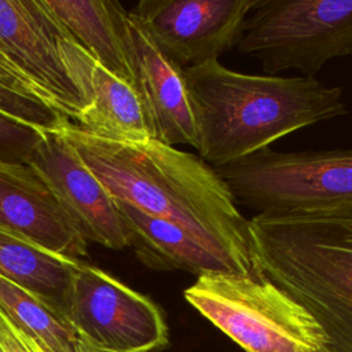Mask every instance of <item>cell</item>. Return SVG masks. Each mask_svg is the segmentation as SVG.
Returning a JSON list of instances; mask_svg holds the SVG:
<instances>
[{
    "instance_id": "obj_1",
    "label": "cell",
    "mask_w": 352,
    "mask_h": 352,
    "mask_svg": "<svg viewBox=\"0 0 352 352\" xmlns=\"http://www.w3.org/2000/svg\"><path fill=\"white\" fill-rule=\"evenodd\" d=\"M59 131L114 199L176 224L230 256L245 274L257 271L249 220L216 169L199 155L155 139H102L73 122Z\"/></svg>"
},
{
    "instance_id": "obj_2",
    "label": "cell",
    "mask_w": 352,
    "mask_h": 352,
    "mask_svg": "<svg viewBox=\"0 0 352 352\" xmlns=\"http://www.w3.org/2000/svg\"><path fill=\"white\" fill-rule=\"evenodd\" d=\"M197 151L226 166L308 125L346 114L342 91L311 77L245 74L210 60L183 69Z\"/></svg>"
},
{
    "instance_id": "obj_3",
    "label": "cell",
    "mask_w": 352,
    "mask_h": 352,
    "mask_svg": "<svg viewBox=\"0 0 352 352\" xmlns=\"http://www.w3.org/2000/svg\"><path fill=\"white\" fill-rule=\"evenodd\" d=\"M254 267L298 301L326 334V352H352V201L249 220Z\"/></svg>"
},
{
    "instance_id": "obj_4",
    "label": "cell",
    "mask_w": 352,
    "mask_h": 352,
    "mask_svg": "<svg viewBox=\"0 0 352 352\" xmlns=\"http://www.w3.org/2000/svg\"><path fill=\"white\" fill-rule=\"evenodd\" d=\"M183 294L245 352H326L316 319L258 270L205 274Z\"/></svg>"
},
{
    "instance_id": "obj_5",
    "label": "cell",
    "mask_w": 352,
    "mask_h": 352,
    "mask_svg": "<svg viewBox=\"0 0 352 352\" xmlns=\"http://www.w3.org/2000/svg\"><path fill=\"white\" fill-rule=\"evenodd\" d=\"M238 51L275 76H314L331 59L352 55V0H256Z\"/></svg>"
},
{
    "instance_id": "obj_6",
    "label": "cell",
    "mask_w": 352,
    "mask_h": 352,
    "mask_svg": "<svg viewBox=\"0 0 352 352\" xmlns=\"http://www.w3.org/2000/svg\"><path fill=\"white\" fill-rule=\"evenodd\" d=\"M234 199L256 212L287 213L352 201V148H261L214 168Z\"/></svg>"
},
{
    "instance_id": "obj_7",
    "label": "cell",
    "mask_w": 352,
    "mask_h": 352,
    "mask_svg": "<svg viewBox=\"0 0 352 352\" xmlns=\"http://www.w3.org/2000/svg\"><path fill=\"white\" fill-rule=\"evenodd\" d=\"M67 319L99 352H158L169 344L153 300L84 260L74 272Z\"/></svg>"
},
{
    "instance_id": "obj_8",
    "label": "cell",
    "mask_w": 352,
    "mask_h": 352,
    "mask_svg": "<svg viewBox=\"0 0 352 352\" xmlns=\"http://www.w3.org/2000/svg\"><path fill=\"white\" fill-rule=\"evenodd\" d=\"M256 0H142L131 11L157 47L182 69L238 45Z\"/></svg>"
},
{
    "instance_id": "obj_9",
    "label": "cell",
    "mask_w": 352,
    "mask_h": 352,
    "mask_svg": "<svg viewBox=\"0 0 352 352\" xmlns=\"http://www.w3.org/2000/svg\"><path fill=\"white\" fill-rule=\"evenodd\" d=\"M59 21L41 0H0V44L18 73L69 120L88 102L60 48Z\"/></svg>"
},
{
    "instance_id": "obj_10",
    "label": "cell",
    "mask_w": 352,
    "mask_h": 352,
    "mask_svg": "<svg viewBox=\"0 0 352 352\" xmlns=\"http://www.w3.org/2000/svg\"><path fill=\"white\" fill-rule=\"evenodd\" d=\"M29 166L45 183L63 213L87 242L109 249L128 246L114 198L60 131H44Z\"/></svg>"
},
{
    "instance_id": "obj_11",
    "label": "cell",
    "mask_w": 352,
    "mask_h": 352,
    "mask_svg": "<svg viewBox=\"0 0 352 352\" xmlns=\"http://www.w3.org/2000/svg\"><path fill=\"white\" fill-rule=\"evenodd\" d=\"M120 33L151 139L169 146H197L183 69L154 43L143 23L124 7Z\"/></svg>"
},
{
    "instance_id": "obj_12",
    "label": "cell",
    "mask_w": 352,
    "mask_h": 352,
    "mask_svg": "<svg viewBox=\"0 0 352 352\" xmlns=\"http://www.w3.org/2000/svg\"><path fill=\"white\" fill-rule=\"evenodd\" d=\"M59 48L72 77L88 102L76 120L80 129L102 139L124 143L151 139L133 87L100 66L62 23Z\"/></svg>"
},
{
    "instance_id": "obj_13",
    "label": "cell",
    "mask_w": 352,
    "mask_h": 352,
    "mask_svg": "<svg viewBox=\"0 0 352 352\" xmlns=\"http://www.w3.org/2000/svg\"><path fill=\"white\" fill-rule=\"evenodd\" d=\"M0 228L69 260L88 257V242L29 165L0 162Z\"/></svg>"
},
{
    "instance_id": "obj_14",
    "label": "cell",
    "mask_w": 352,
    "mask_h": 352,
    "mask_svg": "<svg viewBox=\"0 0 352 352\" xmlns=\"http://www.w3.org/2000/svg\"><path fill=\"white\" fill-rule=\"evenodd\" d=\"M128 246L138 260L155 271H184L198 276L212 272L245 274L239 264L173 223L114 199Z\"/></svg>"
},
{
    "instance_id": "obj_15",
    "label": "cell",
    "mask_w": 352,
    "mask_h": 352,
    "mask_svg": "<svg viewBox=\"0 0 352 352\" xmlns=\"http://www.w3.org/2000/svg\"><path fill=\"white\" fill-rule=\"evenodd\" d=\"M77 264L78 261L0 228V276L33 294L66 319Z\"/></svg>"
},
{
    "instance_id": "obj_16",
    "label": "cell",
    "mask_w": 352,
    "mask_h": 352,
    "mask_svg": "<svg viewBox=\"0 0 352 352\" xmlns=\"http://www.w3.org/2000/svg\"><path fill=\"white\" fill-rule=\"evenodd\" d=\"M72 37L106 70L132 85L116 0H41Z\"/></svg>"
},
{
    "instance_id": "obj_17",
    "label": "cell",
    "mask_w": 352,
    "mask_h": 352,
    "mask_svg": "<svg viewBox=\"0 0 352 352\" xmlns=\"http://www.w3.org/2000/svg\"><path fill=\"white\" fill-rule=\"evenodd\" d=\"M0 309L41 352H99L69 319L3 276Z\"/></svg>"
},
{
    "instance_id": "obj_18",
    "label": "cell",
    "mask_w": 352,
    "mask_h": 352,
    "mask_svg": "<svg viewBox=\"0 0 352 352\" xmlns=\"http://www.w3.org/2000/svg\"><path fill=\"white\" fill-rule=\"evenodd\" d=\"M0 110L41 131H59L70 120L33 85L0 67Z\"/></svg>"
},
{
    "instance_id": "obj_19",
    "label": "cell",
    "mask_w": 352,
    "mask_h": 352,
    "mask_svg": "<svg viewBox=\"0 0 352 352\" xmlns=\"http://www.w3.org/2000/svg\"><path fill=\"white\" fill-rule=\"evenodd\" d=\"M44 131L0 110V162L29 165Z\"/></svg>"
},
{
    "instance_id": "obj_20",
    "label": "cell",
    "mask_w": 352,
    "mask_h": 352,
    "mask_svg": "<svg viewBox=\"0 0 352 352\" xmlns=\"http://www.w3.org/2000/svg\"><path fill=\"white\" fill-rule=\"evenodd\" d=\"M0 352H41L0 309Z\"/></svg>"
},
{
    "instance_id": "obj_21",
    "label": "cell",
    "mask_w": 352,
    "mask_h": 352,
    "mask_svg": "<svg viewBox=\"0 0 352 352\" xmlns=\"http://www.w3.org/2000/svg\"><path fill=\"white\" fill-rule=\"evenodd\" d=\"M0 67H3L4 70H7L8 73H11V74H14V76H16V77H19V78H22L23 81L29 82V81L25 80V78L18 73V70L14 67V65H12L11 60L8 59V56H7L6 51H4V48L1 47V44H0ZM29 84H30V82H29ZM30 85H32V84H30Z\"/></svg>"
}]
</instances>
